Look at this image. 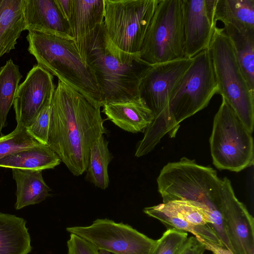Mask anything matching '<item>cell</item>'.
Here are the masks:
<instances>
[{
  "label": "cell",
  "instance_id": "7c38bea8",
  "mask_svg": "<svg viewBox=\"0 0 254 254\" xmlns=\"http://www.w3.org/2000/svg\"><path fill=\"white\" fill-rule=\"evenodd\" d=\"M55 89L53 76L38 64L34 65L15 95L13 105L17 125L29 126L42 109L51 105Z\"/></svg>",
  "mask_w": 254,
  "mask_h": 254
},
{
  "label": "cell",
  "instance_id": "277c9868",
  "mask_svg": "<svg viewBox=\"0 0 254 254\" xmlns=\"http://www.w3.org/2000/svg\"><path fill=\"white\" fill-rule=\"evenodd\" d=\"M28 50L37 64L83 95L96 108L102 107L95 78L71 38L29 31Z\"/></svg>",
  "mask_w": 254,
  "mask_h": 254
},
{
  "label": "cell",
  "instance_id": "d4e9b609",
  "mask_svg": "<svg viewBox=\"0 0 254 254\" xmlns=\"http://www.w3.org/2000/svg\"><path fill=\"white\" fill-rule=\"evenodd\" d=\"M108 141L104 135L97 138L90 147L86 180L102 190L109 185L108 166L113 158L108 148Z\"/></svg>",
  "mask_w": 254,
  "mask_h": 254
},
{
  "label": "cell",
  "instance_id": "52a82bcc",
  "mask_svg": "<svg viewBox=\"0 0 254 254\" xmlns=\"http://www.w3.org/2000/svg\"><path fill=\"white\" fill-rule=\"evenodd\" d=\"M209 143L213 164L219 170L239 172L254 165L252 133L223 98L214 117Z\"/></svg>",
  "mask_w": 254,
  "mask_h": 254
},
{
  "label": "cell",
  "instance_id": "8992f818",
  "mask_svg": "<svg viewBox=\"0 0 254 254\" xmlns=\"http://www.w3.org/2000/svg\"><path fill=\"white\" fill-rule=\"evenodd\" d=\"M192 58L169 97L170 137H175L182 121L206 108L218 92L208 48Z\"/></svg>",
  "mask_w": 254,
  "mask_h": 254
},
{
  "label": "cell",
  "instance_id": "1f68e13d",
  "mask_svg": "<svg viewBox=\"0 0 254 254\" xmlns=\"http://www.w3.org/2000/svg\"><path fill=\"white\" fill-rule=\"evenodd\" d=\"M205 246L196 236L189 238L180 254H203Z\"/></svg>",
  "mask_w": 254,
  "mask_h": 254
},
{
  "label": "cell",
  "instance_id": "836d02e7",
  "mask_svg": "<svg viewBox=\"0 0 254 254\" xmlns=\"http://www.w3.org/2000/svg\"><path fill=\"white\" fill-rule=\"evenodd\" d=\"M55 0L63 16L68 22L72 10V0Z\"/></svg>",
  "mask_w": 254,
  "mask_h": 254
},
{
  "label": "cell",
  "instance_id": "cb8c5ba5",
  "mask_svg": "<svg viewBox=\"0 0 254 254\" xmlns=\"http://www.w3.org/2000/svg\"><path fill=\"white\" fill-rule=\"evenodd\" d=\"M143 212L148 216L159 220L167 229L175 228L189 232L197 237L223 246L219 238L210 227L196 225L189 222L177 215L165 203L145 207L143 209Z\"/></svg>",
  "mask_w": 254,
  "mask_h": 254
},
{
  "label": "cell",
  "instance_id": "e0dca14e",
  "mask_svg": "<svg viewBox=\"0 0 254 254\" xmlns=\"http://www.w3.org/2000/svg\"><path fill=\"white\" fill-rule=\"evenodd\" d=\"M102 112L107 119L121 129L131 133L144 132L153 119V114L139 97L105 105Z\"/></svg>",
  "mask_w": 254,
  "mask_h": 254
},
{
  "label": "cell",
  "instance_id": "4316f807",
  "mask_svg": "<svg viewBox=\"0 0 254 254\" xmlns=\"http://www.w3.org/2000/svg\"><path fill=\"white\" fill-rule=\"evenodd\" d=\"M40 144L28 133L26 127L17 125L11 132L0 136V159Z\"/></svg>",
  "mask_w": 254,
  "mask_h": 254
},
{
  "label": "cell",
  "instance_id": "f546056e",
  "mask_svg": "<svg viewBox=\"0 0 254 254\" xmlns=\"http://www.w3.org/2000/svg\"><path fill=\"white\" fill-rule=\"evenodd\" d=\"M165 203L177 215L189 222L196 225L209 226L208 220L205 216L196 207L187 201L175 200Z\"/></svg>",
  "mask_w": 254,
  "mask_h": 254
},
{
  "label": "cell",
  "instance_id": "4dcf8cb0",
  "mask_svg": "<svg viewBox=\"0 0 254 254\" xmlns=\"http://www.w3.org/2000/svg\"><path fill=\"white\" fill-rule=\"evenodd\" d=\"M67 246V254H98V251L94 247L74 234H70Z\"/></svg>",
  "mask_w": 254,
  "mask_h": 254
},
{
  "label": "cell",
  "instance_id": "7402d4cb",
  "mask_svg": "<svg viewBox=\"0 0 254 254\" xmlns=\"http://www.w3.org/2000/svg\"><path fill=\"white\" fill-rule=\"evenodd\" d=\"M223 29L242 72L250 88L254 91V30L242 32L230 24L224 25Z\"/></svg>",
  "mask_w": 254,
  "mask_h": 254
},
{
  "label": "cell",
  "instance_id": "ba28073f",
  "mask_svg": "<svg viewBox=\"0 0 254 254\" xmlns=\"http://www.w3.org/2000/svg\"><path fill=\"white\" fill-rule=\"evenodd\" d=\"M159 0H104L103 25L122 51L139 54Z\"/></svg>",
  "mask_w": 254,
  "mask_h": 254
},
{
  "label": "cell",
  "instance_id": "f1b7e54d",
  "mask_svg": "<svg viewBox=\"0 0 254 254\" xmlns=\"http://www.w3.org/2000/svg\"><path fill=\"white\" fill-rule=\"evenodd\" d=\"M51 120V105L42 109L26 127L28 133L42 144L47 145Z\"/></svg>",
  "mask_w": 254,
  "mask_h": 254
},
{
  "label": "cell",
  "instance_id": "d6986e66",
  "mask_svg": "<svg viewBox=\"0 0 254 254\" xmlns=\"http://www.w3.org/2000/svg\"><path fill=\"white\" fill-rule=\"evenodd\" d=\"M26 221L0 212V254H28L32 251Z\"/></svg>",
  "mask_w": 254,
  "mask_h": 254
},
{
  "label": "cell",
  "instance_id": "7a4b0ae2",
  "mask_svg": "<svg viewBox=\"0 0 254 254\" xmlns=\"http://www.w3.org/2000/svg\"><path fill=\"white\" fill-rule=\"evenodd\" d=\"M157 183L163 203L184 200L196 207L205 216L223 246L233 253L220 210L222 179L215 170L184 157L165 165Z\"/></svg>",
  "mask_w": 254,
  "mask_h": 254
},
{
  "label": "cell",
  "instance_id": "d6a6232c",
  "mask_svg": "<svg viewBox=\"0 0 254 254\" xmlns=\"http://www.w3.org/2000/svg\"><path fill=\"white\" fill-rule=\"evenodd\" d=\"M205 246L206 250L210 251L213 254H233V253L223 246L217 245L210 242L197 237Z\"/></svg>",
  "mask_w": 254,
  "mask_h": 254
},
{
  "label": "cell",
  "instance_id": "4fadbf2b",
  "mask_svg": "<svg viewBox=\"0 0 254 254\" xmlns=\"http://www.w3.org/2000/svg\"><path fill=\"white\" fill-rule=\"evenodd\" d=\"M220 210L233 254H254V219L236 197L231 181L222 179Z\"/></svg>",
  "mask_w": 254,
  "mask_h": 254
},
{
  "label": "cell",
  "instance_id": "ffe728a7",
  "mask_svg": "<svg viewBox=\"0 0 254 254\" xmlns=\"http://www.w3.org/2000/svg\"><path fill=\"white\" fill-rule=\"evenodd\" d=\"M11 170L16 185V201L14 205L16 210L39 203L50 195L51 189L44 180L42 171Z\"/></svg>",
  "mask_w": 254,
  "mask_h": 254
},
{
  "label": "cell",
  "instance_id": "3957f363",
  "mask_svg": "<svg viewBox=\"0 0 254 254\" xmlns=\"http://www.w3.org/2000/svg\"><path fill=\"white\" fill-rule=\"evenodd\" d=\"M85 62L95 78L102 107L138 98L139 84L151 66L139 54L127 53L115 46L103 22L90 39Z\"/></svg>",
  "mask_w": 254,
  "mask_h": 254
},
{
  "label": "cell",
  "instance_id": "ac0fdd59",
  "mask_svg": "<svg viewBox=\"0 0 254 254\" xmlns=\"http://www.w3.org/2000/svg\"><path fill=\"white\" fill-rule=\"evenodd\" d=\"M24 0H0V58L15 49L24 30Z\"/></svg>",
  "mask_w": 254,
  "mask_h": 254
},
{
  "label": "cell",
  "instance_id": "8fae6325",
  "mask_svg": "<svg viewBox=\"0 0 254 254\" xmlns=\"http://www.w3.org/2000/svg\"><path fill=\"white\" fill-rule=\"evenodd\" d=\"M66 231L89 243L98 251L113 254H151L156 240L131 226L108 219H97L87 226L67 227Z\"/></svg>",
  "mask_w": 254,
  "mask_h": 254
},
{
  "label": "cell",
  "instance_id": "5bb4252c",
  "mask_svg": "<svg viewBox=\"0 0 254 254\" xmlns=\"http://www.w3.org/2000/svg\"><path fill=\"white\" fill-rule=\"evenodd\" d=\"M185 58L191 59L207 49L216 27V0H182Z\"/></svg>",
  "mask_w": 254,
  "mask_h": 254
},
{
  "label": "cell",
  "instance_id": "9c48e42d",
  "mask_svg": "<svg viewBox=\"0 0 254 254\" xmlns=\"http://www.w3.org/2000/svg\"><path fill=\"white\" fill-rule=\"evenodd\" d=\"M149 64L185 58L182 0H159L139 52Z\"/></svg>",
  "mask_w": 254,
  "mask_h": 254
},
{
  "label": "cell",
  "instance_id": "603a6c76",
  "mask_svg": "<svg viewBox=\"0 0 254 254\" xmlns=\"http://www.w3.org/2000/svg\"><path fill=\"white\" fill-rule=\"evenodd\" d=\"M214 16L240 31L254 30V0H216Z\"/></svg>",
  "mask_w": 254,
  "mask_h": 254
},
{
  "label": "cell",
  "instance_id": "2e32d148",
  "mask_svg": "<svg viewBox=\"0 0 254 254\" xmlns=\"http://www.w3.org/2000/svg\"><path fill=\"white\" fill-rule=\"evenodd\" d=\"M68 23L71 36L81 57L85 62L89 42L104 16V0H72ZM86 63V62H85Z\"/></svg>",
  "mask_w": 254,
  "mask_h": 254
},
{
  "label": "cell",
  "instance_id": "30bf717a",
  "mask_svg": "<svg viewBox=\"0 0 254 254\" xmlns=\"http://www.w3.org/2000/svg\"><path fill=\"white\" fill-rule=\"evenodd\" d=\"M193 58H186L151 65L138 88L139 97L153 114V119L144 132V137L155 140L162 136L170 121L169 96L191 65Z\"/></svg>",
  "mask_w": 254,
  "mask_h": 254
},
{
  "label": "cell",
  "instance_id": "e575fe53",
  "mask_svg": "<svg viewBox=\"0 0 254 254\" xmlns=\"http://www.w3.org/2000/svg\"><path fill=\"white\" fill-rule=\"evenodd\" d=\"M98 254H113L106 250H100L98 251Z\"/></svg>",
  "mask_w": 254,
  "mask_h": 254
},
{
  "label": "cell",
  "instance_id": "484cf974",
  "mask_svg": "<svg viewBox=\"0 0 254 254\" xmlns=\"http://www.w3.org/2000/svg\"><path fill=\"white\" fill-rule=\"evenodd\" d=\"M22 77L18 65L11 59L0 67V132L7 124V115Z\"/></svg>",
  "mask_w": 254,
  "mask_h": 254
},
{
  "label": "cell",
  "instance_id": "6da1fadb",
  "mask_svg": "<svg viewBox=\"0 0 254 254\" xmlns=\"http://www.w3.org/2000/svg\"><path fill=\"white\" fill-rule=\"evenodd\" d=\"M100 108L58 80L51 104L47 146L75 176L86 171L92 143L106 134Z\"/></svg>",
  "mask_w": 254,
  "mask_h": 254
},
{
  "label": "cell",
  "instance_id": "5b68a950",
  "mask_svg": "<svg viewBox=\"0 0 254 254\" xmlns=\"http://www.w3.org/2000/svg\"><path fill=\"white\" fill-rule=\"evenodd\" d=\"M208 50L218 88L217 93L231 107L253 133L254 91L250 88L223 28L215 27Z\"/></svg>",
  "mask_w": 254,
  "mask_h": 254
},
{
  "label": "cell",
  "instance_id": "83f0119b",
  "mask_svg": "<svg viewBox=\"0 0 254 254\" xmlns=\"http://www.w3.org/2000/svg\"><path fill=\"white\" fill-rule=\"evenodd\" d=\"M188 238L187 232L168 228L156 240L151 254H180Z\"/></svg>",
  "mask_w": 254,
  "mask_h": 254
},
{
  "label": "cell",
  "instance_id": "9a60e30c",
  "mask_svg": "<svg viewBox=\"0 0 254 254\" xmlns=\"http://www.w3.org/2000/svg\"><path fill=\"white\" fill-rule=\"evenodd\" d=\"M24 30L72 38L69 23L55 0H24Z\"/></svg>",
  "mask_w": 254,
  "mask_h": 254
},
{
  "label": "cell",
  "instance_id": "44dd1931",
  "mask_svg": "<svg viewBox=\"0 0 254 254\" xmlns=\"http://www.w3.org/2000/svg\"><path fill=\"white\" fill-rule=\"evenodd\" d=\"M61 161L47 145L40 144L0 159V167L9 169L43 171L54 169Z\"/></svg>",
  "mask_w": 254,
  "mask_h": 254
}]
</instances>
